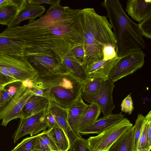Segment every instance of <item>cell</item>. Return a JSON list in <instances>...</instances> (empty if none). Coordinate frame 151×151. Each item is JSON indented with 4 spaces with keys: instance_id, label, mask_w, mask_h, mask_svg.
Masks as SVG:
<instances>
[{
    "instance_id": "cell-1",
    "label": "cell",
    "mask_w": 151,
    "mask_h": 151,
    "mask_svg": "<svg viewBox=\"0 0 151 151\" xmlns=\"http://www.w3.org/2000/svg\"><path fill=\"white\" fill-rule=\"evenodd\" d=\"M29 21L22 26L7 27L0 33V36L22 41L25 57L46 55L63 63L72 48L83 45L82 9L60 4L52 5L39 19Z\"/></svg>"
},
{
    "instance_id": "cell-2",
    "label": "cell",
    "mask_w": 151,
    "mask_h": 151,
    "mask_svg": "<svg viewBox=\"0 0 151 151\" xmlns=\"http://www.w3.org/2000/svg\"><path fill=\"white\" fill-rule=\"evenodd\" d=\"M82 12L85 51L83 65L86 69L103 60L104 46H111L116 49V41L111 26L106 16L98 14L93 8L83 9Z\"/></svg>"
},
{
    "instance_id": "cell-3",
    "label": "cell",
    "mask_w": 151,
    "mask_h": 151,
    "mask_svg": "<svg viewBox=\"0 0 151 151\" xmlns=\"http://www.w3.org/2000/svg\"><path fill=\"white\" fill-rule=\"evenodd\" d=\"M102 5L106 10L116 41L115 49L119 57L132 51L145 48V42L138 24L124 10L118 0H105Z\"/></svg>"
},
{
    "instance_id": "cell-4",
    "label": "cell",
    "mask_w": 151,
    "mask_h": 151,
    "mask_svg": "<svg viewBox=\"0 0 151 151\" xmlns=\"http://www.w3.org/2000/svg\"><path fill=\"white\" fill-rule=\"evenodd\" d=\"M32 81L42 96L66 109L81 96L83 83L67 70L37 75Z\"/></svg>"
},
{
    "instance_id": "cell-5",
    "label": "cell",
    "mask_w": 151,
    "mask_h": 151,
    "mask_svg": "<svg viewBox=\"0 0 151 151\" xmlns=\"http://www.w3.org/2000/svg\"><path fill=\"white\" fill-rule=\"evenodd\" d=\"M126 118L95 136L87 139L92 151H108L111 146L123 134L132 127Z\"/></svg>"
},
{
    "instance_id": "cell-6",
    "label": "cell",
    "mask_w": 151,
    "mask_h": 151,
    "mask_svg": "<svg viewBox=\"0 0 151 151\" xmlns=\"http://www.w3.org/2000/svg\"><path fill=\"white\" fill-rule=\"evenodd\" d=\"M34 94L25 81L17 88L9 102L0 110L1 125L6 127L11 120L22 117V110L29 99Z\"/></svg>"
},
{
    "instance_id": "cell-7",
    "label": "cell",
    "mask_w": 151,
    "mask_h": 151,
    "mask_svg": "<svg viewBox=\"0 0 151 151\" xmlns=\"http://www.w3.org/2000/svg\"><path fill=\"white\" fill-rule=\"evenodd\" d=\"M145 56L142 50H137L119 57L111 69L109 78L114 83L132 74L143 65Z\"/></svg>"
},
{
    "instance_id": "cell-8",
    "label": "cell",
    "mask_w": 151,
    "mask_h": 151,
    "mask_svg": "<svg viewBox=\"0 0 151 151\" xmlns=\"http://www.w3.org/2000/svg\"><path fill=\"white\" fill-rule=\"evenodd\" d=\"M0 65L6 68L19 82L31 80L37 75L24 55L0 54Z\"/></svg>"
},
{
    "instance_id": "cell-9",
    "label": "cell",
    "mask_w": 151,
    "mask_h": 151,
    "mask_svg": "<svg viewBox=\"0 0 151 151\" xmlns=\"http://www.w3.org/2000/svg\"><path fill=\"white\" fill-rule=\"evenodd\" d=\"M47 113V109L31 116L20 118L18 128L12 137L14 143L25 135L33 136L47 130L49 128L46 117Z\"/></svg>"
},
{
    "instance_id": "cell-10",
    "label": "cell",
    "mask_w": 151,
    "mask_h": 151,
    "mask_svg": "<svg viewBox=\"0 0 151 151\" xmlns=\"http://www.w3.org/2000/svg\"><path fill=\"white\" fill-rule=\"evenodd\" d=\"M115 86L114 83L108 78L105 81L101 91L97 95L95 96L81 95V97L88 103L97 105L100 108L103 116H106L111 114L115 107L112 98Z\"/></svg>"
},
{
    "instance_id": "cell-11",
    "label": "cell",
    "mask_w": 151,
    "mask_h": 151,
    "mask_svg": "<svg viewBox=\"0 0 151 151\" xmlns=\"http://www.w3.org/2000/svg\"><path fill=\"white\" fill-rule=\"evenodd\" d=\"M26 58L36 71L38 76L67 70L62 62L51 57L37 55Z\"/></svg>"
},
{
    "instance_id": "cell-12",
    "label": "cell",
    "mask_w": 151,
    "mask_h": 151,
    "mask_svg": "<svg viewBox=\"0 0 151 151\" xmlns=\"http://www.w3.org/2000/svg\"><path fill=\"white\" fill-rule=\"evenodd\" d=\"M89 105L84 102L81 96L67 109L68 124L77 138H82L78 128Z\"/></svg>"
},
{
    "instance_id": "cell-13",
    "label": "cell",
    "mask_w": 151,
    "mask_h": 151,
    "mask_svg": "<svg viewBox=\"0 0 151 151\" xmlns=\"http://www.w3.org/2000/svg\"><path fill=\"white\" fill-rule=\"evenodd\" d=\"M124 116L121 112L117 114L112 113L97 119L93 123L78 131V132L81 135L91 134H99L120 122Z\"/></svg>"
},
{
    "instance_id": "cell-14",
    "label": "cell",
    "mask_w": 151,
    "mask_h": 151,
    "mask_svg": "<svg viewBox=\"0 0 151 151\" xmlns=\"http://www.w3.org/2000/svg\"><path fill=\"white\" fill-rule=\"evenodd\" d=\"M45 10L43 6L32 4L27 0H24L16 17L7 27L17 26L21 22L26 19H29L28 20L32 21L38 17H40Z\"/></svg>"
},
{
    "instance_id": "cell-15",
    "label": "cell",
    "mask_w": 151,
    "mask_h": 151,
    "mask_svg": "<svg viewBox=\"0 0 151 151\" xmlns=\"http://www.w3.org/2000/svg\"><path fill=\"white\" fill-rule=\"evenodd\" d=\"M125 10L132 19L140 22L151 14V0H128Z\"/></svg>"
},
{
    "instance_id": "cell-16",
    "label": "cell",
    "mask_w": 151,
    "mask_h": 151,
    "mask_svg": "<svg viewBox=\"0 0 151 151\" xmlns=\"http://www.w3.org/2000/svg\"><path fill=\"white\" fill-rule=\"evenodd\" d=\"M48 111L54 118L58 126L65 131L71 145L77 138L70 128L67 121V109L62 108L55 103L50 101Z\"/></svg>"
},
{
    "instance_id": "cell-17",
    "label": "cell",
    "mask_w": 151,
    "mask_h": 151,
    "mask_svg": "<svg viewBox=\"0 0 151 151\" xmlns=\"http://www.w3.org/2000/svg\"><path fill=\"white\" fill-rule=\"evenodd\" d=\"M49 102L47 98L43 96L33 94L24 107L21 118H27L47 109Z\"/></svg>"
},
{
    "instance_id": "cell-18",
    "label": "cell",
    "mask_w": 151,
    "mask_h": 151,
    "mask_svg": "<svg viewBox=\"0 0 151 151\" xmlns=\"http://www.w3.org/2000/svg\"><path fill=\"white\" fill-rule=\"evenodd\" d=\"M63 63L67 70L83 83L89 79L86 69L75 57L71 50L64 58Z\"/></svg>"
},
{
    "instance_id": "cell-19",
    "label": "cell",
    "mask_w": 151,
    "mask_h": 151,
    "mask_svg": "<svg viewBox=\"0 0 151 151\" xmlns=\"http://www.w3.org/2000/svg\"><path fill=\"white\" fill-rule=\"evenodd\" d=\"M119 57L117 56L110 60H103L99 61L86 69L90 77L100 78L106 80L109 78L110 71Z\"/></svg>"
},
{
    "instance_id": "cell-20",
    "label": "cell",
    "mask_w": 151,
    "mask_h": 151,
    "mask_svg": "<svg viewBox=\"0 0 151 151\" xmlns=\"http://www.w3.org/2000/svg\"><path fill=\"white\" fill-rule=\"evenodd\" d=\"M32 151H61L55 138L47 130L37 134Z\"/></svg>"
},
{
    "instance_id": "cell-21",
    "label": "cell",
    "mask_w": 151,
    "mask_h": 151,
    "mask_svg": "<svg viewBox=\"0 0 151 151\" xmlns=\"http://www.w3.org/2000/svg\"><path fill=\"white\" fill-rule=\"evenodd\" d=\"M23 45L22 41L0 36V54L24 56Z\"/></svg>"
},
{
    "instance_id": "cell-22",
    "label": "cell",
    "mask_w": 151,
    "mask_h": 151,
    "mask_svg": "<svg viewBox=\"0 0 151 151\" xmlns=\"http://www.w3.org/2000/svg\"><path fill=\"white\" fill-rule=\"evenodd\" d=\"M108 151H135L133 126L118 138Z\"/></svg>"
},
{
    "instance_id": "cell-23",
    "label": "cell",
    "mask_w": 151,
    "mask_h": 151,
    "mask_svg": "<svg viewBox=\"0 0 151 151\" xmlns=\"http://www.w3.org/2000/svg\"><path fill=\"white\" fill-rule=\"evenodd\" d=\"M106 80L96 77H90L83 83L81 95L95 96L101 91Z\"/></svg>"
},
{
    "instance_id": "cell-24",
    "label": "cell",
    "mask_w": 151,
    "mask_h": 151,
    "mask_svg": "<svg viewBox=\"0 0 151 151\" xmlns=\"http://www.w3.org/2000/svg\"><path fill=\"white\" fill-rule=\"evenodd\" d=\"M48 130L53 136L61 151H68L70 147L69 140L63 130L58 125Z\"/></svg>"
},
{
    "instance_id": "cell-25",
    "label": "cell",
    "mask_w": 151,
    "mask_h": 151,
    "mask_svg": "<svg viewBox=\"0 0 151 151\" xmlns=\"http://www.w3.org/2000/svg\"><path fill=\"white\" fill-rule=\"evenodd\" d=\"M23 2L20 5H10L0 9V24L8 26L16 17Z\"/></svg>"
},
{
    "instance_id": "cell-26",
    "label": "cell",
    "mask_w": 151,
    "mask_h": 151,
    "mask_svg": "<svg viewBox=\"0 0 151 151\" xmlns=\"http://www.w3.org/2000/svg\"><path fill=\"white\" fill-rule=\"evenodd\" d=\"M101 112L100 108L97 105L95 104H90L78 127V132L79 130L96 121Z\"/></svg>"
},
{
    "instance_id": "cell-27",
    "label": "cell",
    "mask_w": 151,
    "mask_h": 151,
    "mask_svg": "<svg viewBox=\"0 0 151 151\" xmlns=\"http://www.w3.org/2000/svg\"><path fill=\"white\" fill-rule=\"evenodd\" d=\"M17 82H19L6 68L0 65V91L8 85Z\"/></svg>"
},
{
    "instance_id": "cell-28",
    "label": "cell",
    "mask_w": 151,
    "mask_h": 151,
    "mask_svg": "<svg viewBox=\"0 0 151 151\" xmlns=\"http://www.w3.org/2000/svg\"><path fill=\"white\" fill-rule=\"evenodd\" d=\"M37 137V135L26 137L18 144L13 150L14 151H32Z\"/></svg>"
},
{
    "instance_id": "cell-29",
    "label": "cell",
    "mask_w": 151,
    "mask_h": 151,
    "mask_svg": "<svg viewBox=\"0 0 151 151\" xmlns=\"http://www.w3.org/2000/svg\"><path fill=\"white\" fill-rule=\"evenodd\" d=\"M151 149V146L149 144L147 139V124L145 120L135 151H150Z\"/></svg>"
},
{
    "instance_id": "cell-30",
    "label": "cell",
    "mask_w": 151,
    "mask_h": 151,
    "mask_svg": "<svg viewBox=\"0 0 151 151\" xmlns=\"http://www.w3.org/2000/svg\"><path fill=\"white\" fill-rule=\"evenodd\" d=\"M145 117L142 114H138L135 121L134 127L135 151L137 147L139 140L145 122Z\"/></svg>"
},
{
    "instance_id": "cell-31",
    "label": "cell",
    "mask_w": 151,
    "mask_h": 151,
    "mask_svg": "<svg viewBox=\"0 0 151 151\" xmlns=\"http://www.w3.org/2000/svg\"><path fill=\"white\" fill-rule=\"evenodd\" d=\"M142 36L151 38V14L138 24Z\"/></svg>"
},
{
    "instance_id": "cell-32",
    "label": "cell",
    "mask_w": 151,
    "mask_h": 151,
    "mask_svg": "<svg viewBox=\"0 0 151 151\" xmlns=\"http://www.w3.org/2000/svg\"><path fill=\"white\" fill-rule=\"evenodd\" d=\"M68 151H92L90 148L87 139L82 137L77 138L71 145Z\"/></svg>"
},
{
    "instance_id": "cell-33",
    "label": "cell",
    "mask_w": 151,
    "mask_h": 151,
    "mask_svg": "<svg viewBox=\"0 0 151 151\" xmlns=\"http://www.w3.org/2000/svg\"><path fill=\"white\" fill-rule=\"evenodd\" d=\"M9 88L0 91V110L4 107L10 101L14 94L16 89L13 90Z\"/></svg>"
},
{
    "instance_id": "cell-34",
    "label": "cell",
    "mask_w": 151,
    "mask_h": 151,
    "mask_svg": "<svg viewBox=\"0 0 151 151\" xmlns=\"http://www.w3.org/2000/svg\"><path fill=\"white\" fill-rule=\"evenodd\" d=\"M121 111L130 114L134 109L133 102L131 94L128 95L122 101L121 105Z\"/></svg>"
},
{
    "instance_id": "cell-35",
    "label": "cell",
    "mask_w": 151,
    "mask_h": 151,
    "mask_svg": "<svg viewBox=\"0 0 151 151\" xmlns=\"http://www.w3.org/2000/svg\"><path fill=\"white\" fill-rule=\"evenodd\" d=\"M71 50L75 57L83 65L85 58V51L83 45L77 46Z\"/></svg>"
},
{
    "instance_id": "cell-36",
    "label": "cell",
    "mask_w": 151,
    "mask_h": 151,
    "mask_svg": "<svg viewBox=\"0 0 151 151\" xmlns=\"http://www.w3.org/2000/svg\"><path fill=\"white\" fill-rule=\"evenodd\" d=\"M103 60H108L111 59L116 56L115 49L111 46H104L103 49Z\"/></svg>"
},
{
    "instance_id": "cell-37",
    "label": "cell",
    "mask_w": 151,
    "mask_h": 151,
    "mask_svg": "<svg viewBox=\"0 0 151 151\" xmlns=\"http://www.w3.org/2000/svg\"><path fill=\"white\" fill-rule=\"evenodd\" d=\"M147 124V133L148 141L151 146V111H150L145 116Z\"/></svg>"
},
{
    "instance_id": "cell-38",
    "label": "cell",
    "mask_w": 151,
    "mask_h": 151,
    "mask_svg": "<svg viewBox=\"0 0 151 151\" xmlns=\"http://www.w3.org/2000/svg\"><path fill=\"white\" fill-rule=\"evenodd\" d=\"M30 4L40 5L43 4H46L52 5L60 4V0H27Z\"/></svg>"
},
{
    "instance_id": "cell-39",
    "label": "cell",
    "mask_w": 151,
    "mask_h": 151,
    "mask_svg": "<svg viewBox=\"0 0 151 151\" xmlns=\"http://www.w3.org/2000/svg\"><path fill=\"white\" fill-rule=\"evenodd\" d=\"M24 0H0V9L12 4H21Z\"/></svg>"
},
{
    "instance_id": "cell-40",
    "label": "cell",
    "mask_w": 151,
    "mask_h": 151,
    "mask_svg": "<svg viewBox=\"0 0 151 151\" xmlns=\"http://www.w3.org/2000/svg\"><path fill=\"white\" fill-rule=\"evenodd\" d=\"M46 117L49 125L48 128H52L55 126L58 125L54 117L48 111Z\"/></svg>"
},
{
    "instance_id": "cell-41",
    "label": "cell",
    "mask_w": 151,
    "mask_h": 151,
    "mask_svg": "<svg viewBox=\"0 0 151 151\" xmlns=\"http://www.w3.org/2000/svg\"><path fill=\"white\" fill-rule=\"evenodd\" d=\"M11 151H14L13 149L11 150Z\"/></svg>"
}]
</instances>
